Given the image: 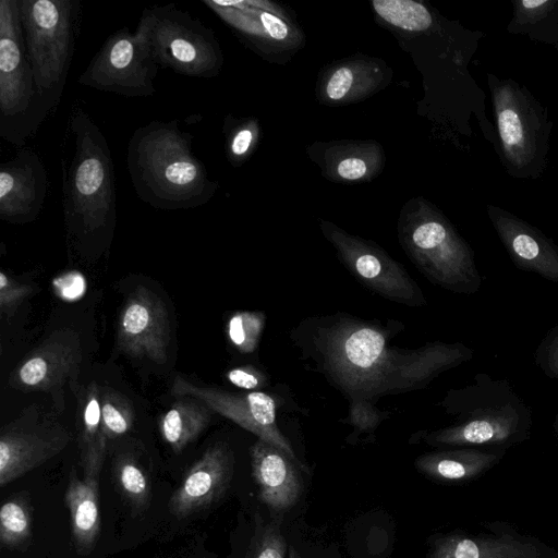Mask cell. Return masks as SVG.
<instances>
[{
    "instance_id": "cell-1",
    "label": "cell",
    "mask_w": 558,
    "mask_h": 558,
    "mask_svg": "<svg viewBox=\"0 0 558 558\" xmlns=\"http://www.w3.org/2000/svg\"><path fill=\"white\" fill-rule=\"evenodd\" d=\"M308 337L318 371L354 401L422 388L474 354L459 342L403 351L389 343L384 328L348 316L320 323Z\"/></svg>"
},
{
    "instance_id": "cell-2",
    "label": "cell",
    "mask_w": 558,
    "mask_h": 558,
    "mask_svg": "<svg viewBox=\"0 0 558 558\" xmlns=\"http://www.w3.org/2000/svg\"><path fill=\"white\" fill-rule=\"evenodd\" d=\"M193 135L178 120L151 121L134 131L126 165L136 195L156 209H191L208 203L218 183L193 153Z\"/></svg>"
},
{
    "instance_id": "cell-3",
    "label": "cell",
    "mask_w": 558,
    "mask_h": 558,
    "mask_svg": "<svg viewBox=\"0 0 558 558\" xmlns=\"http://www.w3.org/2000/svg\"><path fill=\"white\" fill-rule=\"evenodd\" d=\"M69 126L74 135V154L63 181L65 221L81 241L106 242L117 219L111 151L99 126L81 107L72 108Z\"/></svg>"
},
{
    "instance_id": "cell-4",
    "label": "cell",
    "mask_w": 558,
    "mask_h": 558,
    "mask_svg": "<svg viewBox=\"0 0 558 558\" xmlns=\"http://www.w3.org/2000/svg\"><path fill=\"white\" fill-rule=\"evenodd\" d=\"M446 404L457 421L427 436L434 446L504 450L530 438L532 409L505 378L476 374L472 385L451 391Z\"/></svg>"
},
{
    "instance_id": "cell-5",
    "label": "cell",
    "mask_w": 558,
    "mask_h": 558,
    "mask_svg": "<svg viewBox=\"0 0 558 558\" xmlns=\"http://www.w3.org/2000/svg\"><path fill=\"white\" fill-rule=\"evenodd\" d=\"M497 153L508 175L538 179L547 163L553 121L548 110L529 90L512 78L487 73Z\"/></svg>"
},
{
    "instance_id": "cell-6",
    "label": "cell",
    "mask_w": 558,
    "mask_h": 558,
    "mask_svg": "<svg viewBox=\"0 0 558 558\" xmlns=\"http://www.w3.org/2000/svg\"><path fill=\"white\" fill-rule=\"evenodd\" d=\"M27 58L49 109L61 101L78 28L80 0H19Z\"/></svg>"
},
{
    "instance_id": "cell-7",
    "label": "cell",
    "mask_w": 558,
    "mask_h": 558,
    "mask_svg": "<svg viewBox=\"0 0 558 558\" xmlns=\"http://www.w3.org/2000/svg\"><path fill=\"white\" fill-rule=\"evenodd\" d=\"M50 113L29 64L19 0L0 1V136L22 147Z\"/></svg>"
},
{
    "instance_id": "cell-8",
    "label": "cell",
    "mask_w": 558,
    "mask_h": 558,
    "mask_svg": "<svg viewBox=\"0 0 558 558\" xmlns=\"http://www.w3.org/2000/svg\"><path fill=\"white\" fill-rule=\"evenodd\" d=\"M158 64L197 78L218 75L222 53L214 32L175 4L155 5L142 12Z\"/></svg>"
},
{
    "instance_id": "cell-9",
    "label": "cell",
    "mask_w": 558,
    "mask_h": 558,
    "mask_svg": "<svg viewBox=\"0 0 558 558\" xmlns=\"http://www.w3.org/2000/svg\"><path fill=\"white\" fill-rule=\"evenodd\" d=\"M157 65L146 22L141 17L135 32L125 27L105 40L77 83L125 97H148L156 93Z\"/></svg>"
},
{
    "instance_id": "cell-10",
    "label": "cell",
    "mask_w": 558,
    "mask_h": 558,
    "mask_svg": "<svg viewBox=\"0 0 558 558\" xmlns=\"http://www.w3.org/2000/svg\"><path fill=\"white\" fill-rule=\"evenodd\" d=\"M408 247L421 272L434 284L461 294L481 289L483 279L472 248L444 218L420 222Z\"/></svg>"
},
{
    "instance_id": "cell-11",
    "label": "cell",
    "mask_w": 558,
    "mask_h": 558,
    "mask_svg": "<svg viewBox=\"0 0 558 558\" xmlns=\"http://www.w3.org/2000/svg\"><path fill=\"white\" fill-rule=\"evenodd\" d=\"M171 393L191 397L205 403L213 412L226 416L298 461L289 440L276 423L277 402L268 393L251 391L234 393L215 387L199 386L184 377H174Z\"/></svg>"
},
{
    "instance_id": "cell-12",
    "label": "cell",
    "mask_w": 558,
    "mask_h": 558,
    "mask_svg": "<svg viewBox=\"0 0 558 558\" xmlns=\"http://www.w3.org/2000/svg\"><path fill=\"white\" fill-rule=\"evenodd\" d=\"M27 416L7 424L1 429V487L56 457L71 439V435L59 424Z\"/></svg>"
},
{
    "instance_id": "cell-13",
    "label": "cell",
    "mask_w": 558,
    "mask_h": 558,
    "mask_svg": "<svg viewBox=\"0 0 558 558\" xmlns=\"http://www.w3.org/2000/svg\"><path fill=\"white\" fill-rule=\"evenodd\" d=\"M170 326L163 302L145 287H137L126 299L118 320L117 342L125 353L167 361Z\"/></svg>"
},
{
    "instance_id": "cell-14",
    "label": "cell",
    "mask_w": 558,
    "mask_h": 558,
    "mask_svg": "<svg viewBox=\"0 0 558 558\" xmlns=\"http://www.w3.org/2000/svg\"><path fill=\"white\" fill-rule=\"evenodd\" d=\"M47 187L41 158L34 149L21 147L0 165V218L12 223L35 220L44 207Z\"/></svg>"
},
{
    "instance_id": "cell-15",
    "label": "cell",
    "mask_w": 558,
    "mask_h": 558,
    "mask_svg": "<svg viewBox=\"0 0 558 558\" xmlns=\"http://www.w3.org/2000/svg\"><path fill=\"white\" fill-rule=\"evenodd\" d=\"M336 244L347 268L372 291L409 306L426 304L416 282L389 256L351 239H337Z\"/></svg>"
},
{
    "instance_id": "cell-16",
    "label": "cell",
    "mask_w": 558,
    "mask_h": 558,
    "mask_svg": "<svg viewBox=\"0 0 558 558\" xmlns=\"http://www.w3.org/2000/svg\"><path fill=\"white\" fill-rule=\"evenodd\" d=\"M488 219L517 268L558 283V246L539 229L499 206L487 204Z\"/></svg>"
},
{
    "instance_id": "cell-17",
    "label": "cell",
    "mask_w": 558,
    "mask_h": 558,
    "mask_svg": "<svg viewBox=\"0 0 558 558\" xmlns=\"http://www.w3.org/2000/svg\"><path fill=\"white\" fill-rule=\"evenodd\" d=\"M81 361L78 335L61 329L26 356L14 371L12 381L23 391H52L74 379Z\"/></svg>"
},
{
    "instance_id": "cell-18",
    "label": "cell",
    "mask_w": 558,
    "mask_h": 558,
    "mask_svg": "<svg viewBox=\"0 0 558 558\" xmlns=\"http://www.w3.org/2000/svg\"><path fill=\"white\" fill-rule=\"evenodd\" d=\"M233 466L234 457L228 445L208 447L171 495L170 512L182 519L217 502L230 485Z\"/></svg>"
},
{
    "instance_id": "cell-19",
    "label": "cell",
    "mask_w": 558,
    "mask_h": 558,
    "mask_svg": "<svg viewBox=\"0 0 558 558\" xmlns=\"http://www.w3.org/2000/svg\"><path fill=\"white\" fill-rule=\"evenodd\" d=\"M251 464L258 497L271 512H286L298 502L303 490L296 466L299 461L271 444L257 439L251 447Z\"/></svg>"
},
{
    "instance_id": "cell-20",
    "label": "cell",
    "mask_w": 558,
    "mask_h": 558,
    "mask_svg": "<svg viewBox=\"0 0 558 558\" xmlns=\"http://www.w3.org/2000/svg\"><path fill=\"white\" fill-rule=\"evenodd\" d=\"M428 558H546L541 546L511 534H451L437 539Z\"/></svg>"
},
{
    "instance_id": "cell-21",
    "label": "cell",
    "mask_w": 558,
    "mask_h": 558,
    "mask_svg": "<svg viewBox=\"0 0 558 558\" xmlns=\"http://www.w3.org/2000/svg\"><path fill=\"white\" fill-rule=\"evenodd\" d=\"M76 428L83 478L99 480L108 439L100 412V386L92 381L77 392Z\"/></svg>"
},
{
    "instance_id": "cell-22",
    "label": "cell",
    "mask_w": 558,
    "mask_h": 558,
    "mask_svg": "<svg viewBox=\"0 0 558 558\" xmlns=\"http://www.w3.org/2000/svg\"><path fill=\"white\" fill-rule=\"evenodd\" d=\"M99 480L78 478L73 470L64 494L70 510L76 553L86 556L94 549L100 533Z\"/></svg>"
},
{
    "instance_id": "cell-23",
    "label": "cell",
    "mask_w": 558,
    "mask_h": 558,
    "mask_svg": "<svg viewBox=\"0 0 558 558\" xmlns=\"http://www.w3.org/2000/svg\"><path fill=\"white\" fill-rule=\"evenodd\" d=\"M505 450L483 451L460 448L429 452L418 457L416 468L428 477L440 482L473 480L500 461Z\"/></svg>"
},
{
    "instance_id": "cell-24",
    "label": "cell",
    "mask_w": 558,
    "mask_h": 558,
    "mask_svg": "<svg viewBox=\"0 0 558 558\" xmlns=\"http://www.w3.org/2000/svg\"><path fill=\"white\" fill-rule=\"evenodd\" d=\"M211 412L202 401L182 397L160 417L159 429L162 438L175 453H180L206 428Z\"/></svg>"
},
{
    "instance_id": "cell-25",
    "label": "cell",
    "mask_w": 558,
    "mask_h": 558,
    "mask_svg": "<svg viewBox=\"0 0 558 558\" xmlns=\"http://www.w3.org/2000/svg\"><path fill=\"white\" fill-rule=\"evenodd\" d=\"M512 15L507 25L511 35L555 46L558 37V0H511Z\"/></svg>"
},
{
    "instance_id": "cell-26",
    "label": "cell",
    "mask_w": 558,
    "mask_h": 558,
    "mask_svg": "<svg viewBox=\"0 0 558 558\" xmlns=\"http://www.w3.org/2000/svg\"><path fill=\"white\" fill-rule=\"evenodd\" d=\"M32 512L28 499L16 495L0 509V542L2 546L19 548L31 537Z\"/></svg>"
},
{
    "instance_id": "cell-27",
    "label": "cell",
    "mask_w": 558,
    "mask_h": 558,
    "mask_svg": "<svg viewBox=\"0 0 558 558\" xmlns=\"http://www.w3.org/2000/svg\"><path fill=\"white\" fill-rule=\"evenodd\" d=\"M113 473L122 496L133 508L142 510L149 506L151 498L149 478L133 458L118 457Z\"/></svg>"
},
{
    "instance_id": "cell-28",
    "label": "cell",
    "mask_w": 558,
    "mask_h": 558,
    "mask_svg": "<svg viewBox=\"0 0 558 558\" xmlns=\"http://www.w3.org/2000/svg\"><path fill=\"white\" fill-rule=\"evenodd\" d=\"M373 5L385 21L407 31L422 32L433 23L428 10L412 0H374Z\"/></svg>"
},
{
    "instance_id": "cell-29",
    "label": "cell",
    "mask_w": 558,
    "mask_h": 558,
    "mask_svg": "<svg viewBox=\"0 0 558 558\" xmlns=\"http://www.w3.org/2000/svg\"><path fill=\"white\" fill-rule=\"evenodd\" d=\"M100 412L108 441L124 435L133 425L132 403L125 396L112 388L100 387Z\"/></svg>"
},
{
    "instance_id": "cell-30",
    "label": "cell",
    "mask_w": 558,
    "mask_h": 558,
    "mask_svg": "<svg viewBox=\"0 0 558 558\" xmlns=\"http://www.w3.org/2000/svg\"><path fill=\"white\" fill-rule=\"evenodd\" d=\"M266 322L263 312H236L228 323V337L242 353L256 350Z\"/></svg>"
},
{
    "instance_id": "cell-31",
    "label": "cell",
    "mask_w": 558,
    "mask_h": 558,
    "mask_svg": "<svg viewBox=\"0 0 558 558\" xmlns=\"http://www.w3.org/2000/svg\"><path fill=\"white\" fill-rule=\"evenodd\" d=\"M287 542L280 531V521L258 522L252 542L251 558H284Z\"/></svg>"
},
{
    "instance_id": "cell-32",
    "label": "cell",
    "mask_w": 558,
    "mask_h": 558,
    "mask_svg": "<svg viewBox=\"0 0 558 558\" xmlns=\"http://www.w3.org/2000/svg\"><path fill=\"white\" fill-rule=\"evenodd\" d=\"M32 291L33 288L28 283L19 282L4 271H1L0 310L2 316L11 317Z\"/></svg>"
},
{
    "instance_id": "cell-33",
    "label": "cell",
    "mask_w": 558,
    "mask_h": 558,
    "mask_svg": "<svg viewBox=\"0 0 558 558\" xmlns=\"http://www.w3.org/2000/svg\"><path fill=\"white\" fill-rule=\"evenodd\" d=\"M534 360L548 378L558 380V323L539 342Z\"/></svg>"
},
{
    "instance_id": "cell-34",
    "label": "cell",
    "mask_w": 558,
    "mask_h": 558,
    "mask_svg": "<svg viewBox=\"0 0 558 558\" xmlns=\"http://www.w3.org/2000/svg\"><path fill=\"white\" fill-rule=\"evenodd\" d=\"M227 379L239 388L253 391L267 383L266 375L252 365L240 366L228 371Z\"/></svg>"
},
{
    "instance_id": "cell-35",
    "label": "cell",
    "mask_w": 558,
    "mask_h": 558,
    "mask_svg": "<svg viewBox=\"0 0 558 558\" xmlns=\"http://www.w3.org/2000/svg\"><path fill=\"white\" fill-rule=\"evenodd\" d=\"M381 417V413L365 400H355L351 404L350 423L361 430H373Z\"/></svg>"
},
{
    "instance_id": "cell-36",
    "label": "cell",
    "mask_w": 558,
    "mask_h": 558,
    "mask_svg": "<svg viewBox=\"0 0 558 558\" xmlns=\"http://www.w3.org/2000/svg\"><path fill=\"white\" fill-rule=\"evenodd\" d=\"M235 132L228 134V154L232 160L243 158L251 149L253 143V132L248 128H240Z\"/></svg>"
},
{
    "instance_id": "cell-37",
    "label": "cell",
    "mask_w": 558,
    "mask_h": 558,
    "mask_svg": "<svg viewBox=\"0 0 558 558\" xmlns=\"http://www.w3.org/2000/svg\"><path fill=\"white\" fill-rule=\"evenodd\" d=\"M353 74L348 68L337 70L327 84V95L330 99L343 98L351 88Z\"/></svg>"
},
{
    "instance_id": "cell-38",
    "label": "cell",
    "mask_w": 558,
    "mask_h": 558,
    "mask_svg": "<svg viewBox=\"0 0 558 558\" xmlns=\"http://www.w3.org/2000/svg\"><path fill=\"white\" fill-rule=\"evenodd\" d=\"M340 177L347 180H357L366 173V165L362 159H343L337 168Z\"/></svg>"
},
{
    "instance_id": "cell-39",
    "label": "cell",
    "mask_w": 558,
    "mask_h": 558,
    "mask_svg": "<svg viewBox=\"0 0 558 558\" xmlns=\"http://www.w3.org/2000/svg\"><path fill=\"white\" fill-rule=\"evenodd\" d=\"M260 21L270 37L279 40L287 37L288 26L279 17L264 12L260 14Z\"/></svg>"
},
{
    "instance_id": "cell-40",
    "label": "cell",
    "mask_w": 558,
    "mask_h": 558,
    "mask_svg": "<svg viewBox=\"0 0 558 558\" xmlns=\"http://www.w3.org/2000/svg\"><path fill=\"white\" fill-rule=\"evenodd\" d=\"M288 558H302V557L299 555V553L296 551V549L294 547L290 546Z\"/></svg>"
},
{
    "instance_id": "cell-41",
    "label": "cell",
    "mask_w": 558,
    "mask_h": 558,
    "mask_svg": "<svg viewBox=\"0 0 558 558\" xmlns=\"http://www.w3.org/2000/svg\"><path fill=\"white\" fill-rule=\"evenodd\" d=\"M554 429H555V433L558 437V413L556 414L555 416V421H554Z\"/></svg>"
},
{
    "instance_id": "cell-42",
    "label": "cell",
    "mask_w": 558,
    "mask_h": 558,
    "mask_svg": "<svg viewBox=\"0 0 558 558\" xmlns=\"http://www.w3.org/2000/svg\"><path fill=\"white\" fill-rule=\"evenodd\" d=\"M554 48L558 51V37H557V41H556Z\"/></svg>"
}]
</instances>
